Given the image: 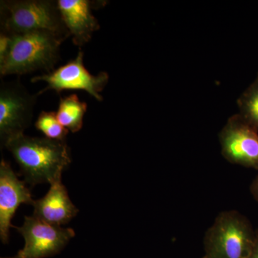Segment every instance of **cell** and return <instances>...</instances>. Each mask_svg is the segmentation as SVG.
I'll return each instance as SVG.
<instances>
[{"label":"cell","instance_id":"1","mask_svg":"<svg viewBox=\"0 0 258 258\" xmlns=\"http://www.w3.org/2000/svg\"><path fill=\"white\" fill-rule=\"evenodd\" d=\"M4 147L12 153L25 182L31 186L61 180L62 171L71 162L66 142L46 137L23 134L10 139Z\"/></svg>","mask_w":258,"mask_h":258},{"label":"cell","instance_id":"2","mask_svg":"<svg viewBox=\"0 0 258 258\" xmlns=\"http://www.w3.org/2000/svg\"><path fill=\"white\" fill-rule=\"evenodd\" d=\"M8 55L0 61L2 76L25 75L34 71L45 74L55 70L60 58V45L64 41L55 34L37 30L11 36Z\"/></svg>","mask_w":258,"mask_h":258},{"label":"cell","instance_id":"3","mask_svg":"<svg viewBox=\"0 0 258 258\" xmlns=\"http://www.w3.org/2000/svg\"><path fill=\"white\" fill-rule=\"evenodd\" d=\"M0 28V33L10 36L45 30L64 40L71 37L54 0H2Z\"/></svg>","mask_w":258,"mask_h":258},{"label":"cell","instance_id":"4","mask_svg":"<svg viewBox=\"0 0 258 258\" xmlns=\"http://www.w3.org/2000/svg\"><path fill=\"white\" fill-rule=\"evenodd\" d=\"M255 234L251 222L240 212H221L205 232L203 258H247Z\"/></svg>","mask_w":258,"mask_h":258},{"label":"cell","instance_id":"5","mask_svg":"<svg viewBox=\"0 0 258 258\" xmlns=\"http://www.w3.org/2000/svg\"><path fill=\"white\" fill-rule=\"evenodd\" d=\"M38 95L32 94L20 81H3L0 85V141L2 147L10 139L24 134L31 124Z\"/></svg>","mask_w":258,"mask_h":258},{"label":"cell","instance_id":"6","mask_svg":"<svg viewBox=\"0 0 258 258\" xmlns=\"http://www.w3.org/2000/svg\"><path fill=\"white\" fill-rule=\"evenodd\" d=\"M109 81L108 73L100 72L92 75L85 67L84 52L81 50L73 60L64 66L53 70L50 73L35 76L30 81L37 83L43 81L47 86L37 95L42 94L48 91L60 93L63 91H84L98 101H103L101 93Z\"/></svg>","mask_w":258,"mask_h":258},{"label":"cell","instance_id":"7","mask_svg":"<svg viewBox=\"0 0 258 258\" xmlns=\"http://www.w3.org/2000/svg\"><path fill=\"white\" fill-rule=\"evenodd\" d=\"M18 230L25 239V246L13 257L45 258L58 254L75 237L71 228L50 225L36 217H25V222Z\"/></svg>","mask_w":258,"mask_h":258},{"label":"cell","instance_id":"8","mask_svg":"<svg viewBox=\"0 0 258 258\" xmlns=\"http://www.w3.org/2000/svg\"><path fill=\"white\" fill-rule=\"evenodd\" d=\"M221 154L231 164L258 171V131L236 114L219 134Z\"/></svg>","mask_w":258,"mask_h":258},{"label":"cell","instance_id":"9","mask_svg":"<svg viewBox=\"0 0 258 258\" xmlns=\"http://www.w3.org/2000/svg\"><path fill=\"white\" fill-rule=\"evenodd\" d=\"M31 193L18 179L9 163L0 164V237L3 243L9 242L11 220L21 204L33 205Z\"/></svg>","mask_w":258,"mask_h":258},{"label":"cell","instance_id":"10","mask_svg":"<svg viewBox=\"0 0 258 258\" xmlns=\"http://www.w3.org/2000/svg\"><path fill=\"white\" fill-rule=\"evenodd\" d=\"M64 25L74 45L81 47L92 38L101 26L92 10L106 5V1L57 0Z\"/></svg>","mask_w":258,"mask_h":258},{"label":"cell","instance_id":"11","mask_svg":"<svg viewBox=\"0 0 258 258\" xmlns=\"http://www.w3.org/2000/svg\"><path fill=\"white\" fill-rule=\"evenodd\" d=\"M45 197L34 202L33 216L50 225L60 226L69 223L79 213L71 202L61 180L50 184Z\"/></svg>","mask_w":258,"mask_h":258},{"label":"cell","instance_id":"12","mask_svg":"<svg viewBox=\"0 0 258 258\" xmlns=\"http://www.w3.org/2000/svg\"><path fill=\"white\" fill-rule=\"evenodd\" d=\"M87 108L86 102L81 101L77 95L72 94L60 98L56 115L64 128L76 133L82 128Z\"/></svg>","mask_w":258,"mask_h":258},{"label":"cell","instance_id":"13","mask_svg":"<svg viewBox=\"0 0 258 258\" xmlns=\"http://www.w3.org/2000/svg\"><path fill=\"white\" fill-rule=\"evenodd\" d=\"M240 116L258 131V74L237 100Z\"/></svg>","mask_w":258,"mask_h":258},{"label":"cell","instance_id":"14","mask_svg":"<svg viewBox=\"0 0 258 258\" xmlns=\"http://www.w3.org/2000/svg\"><path fill=\"white\" fill-rule=\"evenodd\" d=\"M35 125L46 138L53 140L66 142L69 133V131L59 122L55 111H41Z\"/></svg>","mask_w":258,"mask_h":258},{"label":"cell","instance_id":"15","mask_svg":"<svg viewBox=\"0 0 258 258\" xmlns=\"http://www.w3.org/2000/svg\"><path fill=\"white\" fill-rule=\"evenodd\" d=\"M12 37L10 35L0 33V61L4 60L11 47Z\"/></svg>","mask_w":258,"mask_h":258},{"label":"cell","instance_id":"16","mask_svg":"<svg viewBox=\"0 0 258 258\" xmlns=\"http://www.w3.org/2000/svg\"><path fill=\"white\" fill-rule=\"evenodd\" d=\"M249 190H250L251 195L258 203V174L251 183Z\"/></svg>","mask_w":258,"mask_h":258},{"label":"cell","instance_id":"17","mask_svg":"<svg viewBox=\"0 0 258 258\" xmlns=\"http://www.w3.org/2000/svg\"><path fill=\"white\" fill-rule=\"evenodd\" d=\"M247 258H258V228L256 230L255 239L252 248Z\"/></svg>","mask_w":258,"mask_h":258}]
</instances>
